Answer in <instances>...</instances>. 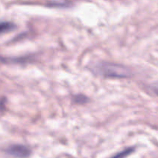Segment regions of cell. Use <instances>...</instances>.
Returning a JSON list of instances; mask_svg holds the SVG:
<instances>
[{"mask_svg": "<svg viewBox=\"0 0 158 158\" xmlns=\"http://www.w3.org/2000/svg\"><path fill=\"white\" fill-rule=\"evenodd\" d=\"M6 153L16 158H26L30 154V150L23 145H12L6 150Z\"/></svg>", "mask_w": 158, "mask_h": 158, "instance_id": "obj_2", "label": "cell"}, {"mask_svg": "<svg viewBox=\"0 0 158 158\" xmlns=\"http://www.w3.org/2000/svg\"><path fill=\"white\" fill-rule=\"evenodd\" d=\"M6 108V100L5 99H2L0 101V116L3 113Z\"/></svg>", "mask_w": 158, "mask_h": 158, "instance_id": "obj_5", "label": "cell"}, {"mask_svg": "<svg viewBox=\"0 0 158 158\" xmlns=\"http://www.w3.org/2000/svg\"><path fill=\"white\" fill-rule=\"evenodd\" d=\"M92 71L99 75L106 77H127L131 75V71L126 67L118 64L100 62L92 67Z\"/></svg>", "mask_w": 158, "mask_h": 158, "instance_id": "obj_1", "label": "cell"}, {"mask_svg": "<svg viewBox=\"0 0 158 158\" xmlns=\"http://www.w3.org/2000/svg\"><path fill=\"white\" fill-rule=\"evenodd\" d=\"M133 150H134V149L133 148L127 149V150H123V151L120 152V153H117V155H115V156L112 158H125L127 156V155L131 154V153L133 152Z\"/></svg>", "mask_w": 158, "mask_h": 158, "instance_id": "obj_4", "label": "cell"}, {"mask_svg": "<svg viewBox=\"0 0 158 158\" xmlns=\"http://www.w3.org/2000/svg\"><path fill=\"white\" fill-rule=\"evenodd\" d=\"M15 26L9 22H0V33L9 32L15 29Z\"/></svg>", "mask_w": 158, "mask_h": 158, "instance_id": "obj_3", "label": "cell"}, {"mask_svg": "<svg viewBox=\"0 0 158 158\" xmlns=\"http://www.w3.org/2000/svg\"><path fill=\"white\" fill-rule=\"evenodd\" d=\"M153 90H154V91L156 94H158V84H156V85L153 86Z\"/></svg>", "mask_w": 158, "mask_h": 158, "instance_id": "obj_6", "label": "cell"}]
</instances>
